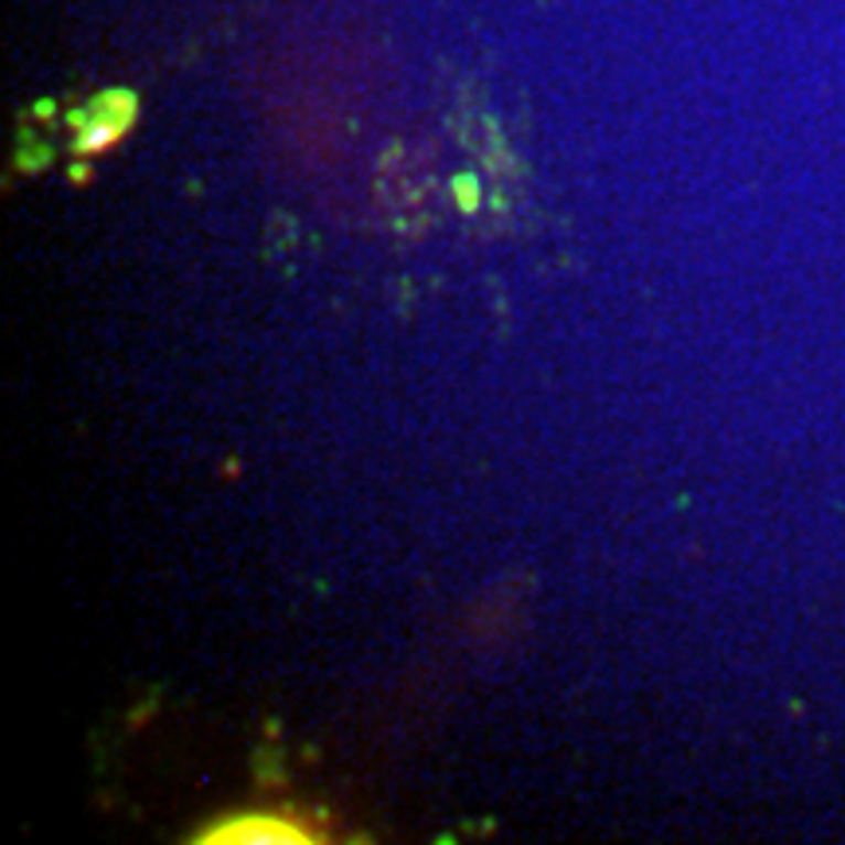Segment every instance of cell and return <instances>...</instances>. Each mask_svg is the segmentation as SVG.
<instances>
[{"label": "cell", "mask_w": 845, "mask_h": 845, "mask_svg": "<svg viewBox=\"0 0 845 845\" xmlns=\"http://www.w3.org/2000/svg\"><path fill=\"white\" fill-rule=\"evenodd\" d=\"M133 118H138V103H133L130 90L98 95L95 103L75 110V118H71L78 153H98V149L114 146L133 126Z\"/></svg>", "instance_id": "cell-1"}, {"label": "cell", "mask_w": 845, "mask_h": 845, "mask_svg": "<svg viewBox=\"0 0 845 845\" xmlns=\"http://www.w3.org/2000/svg\"><path fill=\"white\" fill-rule=\"evenodd\" d=\"M200 842L207 845H306L313 842L302 826H293V822H282V819H263V814H250V819H235V822H224L216 826L212 834H204Z\"/></svg>", "instance_id": "cell-2"}, {"label": "cell", "mask_w": 845, "mask_h": 845, "mask_svg": "<svg viewBox=\"0 0 845 845\" xmlns=\"http://www.w3.org/2000/svg\"><path fill=\"white\" fill-rule=\"evenodd\" d=\"M454 192H458V204L467 207V212H470V207H478V181H474V177H458Z\"/></svg>", "instance_id": "cell-3"}]
</instances>
